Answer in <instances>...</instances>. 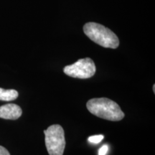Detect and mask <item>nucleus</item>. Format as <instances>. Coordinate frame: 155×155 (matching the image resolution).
I'll use <instances>...</instances> for the list:
<instances>
[{
	"label": "nucleus",
	"mask_w": 155,
	"mask_h": 155,
	"mask_svg": "<svg viewBox=\"0 0 155 155\" xmlns=\"http://www.w3.org/2000/svg\"><path fill=\"white\" fill-rule=\"evenodd\" d=\"M22 108L18 105L9 104L0 106V118L4 119L16 120L22 116Z\"/></svg>",
	"instance_id": "39448f33"
},
{
	"label": "nucleus",
	"mask_w": 155,
	"mask_h": 155,
	"mask_svg": "<svg viewBox=\"0 0 155 155\" xmlns=\"http://www.w3.org/2000/svg\"><path fill=\"white\" fill-rule=\"evenodd\" d=\"M45 146L49 155H63L65 147V132L61 125H52L44 131Z\"/></svg>",
	"instance_id": "7ed1b4c3"
},
{
	"label": "nucleus",
	"mask_w": 155,
	"mask_h": 155,
	"mask_svg": "<svg viewBox=\"0 0 155 155\" xmlns=\"http://www.w3.org/2000/svg\"><path fill=\"white\" fill-rule=\"evenodd\" d=\"M63 71L70 77L87 79L94 76L96 68L94 62L91 58H86L78 60L72 65H67L64 68Z\"/></svg>",
	"instance_id": "20e7f679"
},
{
	"label": "nucleus",
	"mask_w": 155,
	"mask_h": 155,
	"mask_svg": "<svg viewBox=\"0 0 155 155\" xmlns=\"http://www.w3.org/2000/svg\"><path fill=\"white\" fill-rule=\"evenodd\" d=\"M19 96L18 92L14 89H9L5 90L0 88V101H11L17 99Z\"/></svg>",
	"instance_id": "423d86ee"
},
{
	"label": "nucleus",
	"mask_w": 155,
	"mask_h": 155,
	"mask_svg": "<svg viewBox=\"0 0 155 155\" xmlns=\"http://www.w3.org/2000/svg\"><path fill=\"white\" fill-rule=\"evenodd\" d=\"M108 148L107 145H104L98 151V155H106L108 152Z\"/></svg>",
	"instance_id": "6e6552de"
},
{
	"label": "nucleus",
	"mask_w": 155,
	"mask_h": 155,
	"mask_svg": "<svg viewBox=\"0 0 155 155\" xmlns=\"http://www.w3.org/2000/svg\"><path fill=\"white\" fill-rule=\"evenodd\" d=\"M104 136L103 135H96L91 136V137H88V141L92 143V144H98L104 139Z\"/></svg>",
	"instance_id": "0eeeda50"
},
{
	"label": "nucleus",
	"mask_w": 155,
	"mask_h": 155,
	"mask_svg": "<svg viewBox=\"0 0 155 155\" xmlns=\"http://www.w3.org/2000/svg\"><path fill=\"white\" fill-rule=\"evenodd\" d=\"M86 106L92 114L108 121H121L125 116L118 104L107 98H92Z\"/></svg>",
	"instance_id": "f257e3e1"
},
{
	"label": "nucleus",
	"mask_w": 155,
	"mask_h": 155,
	"mask_svg": "<svg viewBox=\"0 0 155 155\" xmlns=\"http://www.w3.org/2000/svg\"><path fill=\"white\" fill-rule=\"evenodd\" d=\"M0 155H10L8 150L4 147L0 146Z\"/></svg>",
	"instance_id": "1a4fd4ad"
},
{
	"label": "nucleus",
	"mask_w": 155,
	"mask_h": 155,
	"mask_svg": "<svg viewBox=\"0 0 155 155\" xmlns=\"http://www.w3.org/2000/svg\"><path fill=\"white\" fill-rule=\"evenodd\" d=\"M83 31L92 41L104 48L116 49L119 45V40L116 35L104 25L96 22L86 23Z\"/></svg>",
	"instance_id": "f03ea898"
},
{
	"label": "nucleus",
	"mask_w": 155,
	"mask_h": 155,
	"mask_svg": "<svg viewBox=\"0 0 155 155\" xmlns=\"http://www.w3.org/2000/svg\"><path fill=\"white\" fill-rule=\"evenodd\" d=\"M153 91H154V93H155V85L153 86Z\"/></svg>",
	"instance_id": "9d476101"
}]
</instances>
